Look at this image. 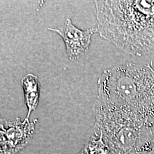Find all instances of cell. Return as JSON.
Masks as SVG:
<instances>
[{
	"instance_id": "6da1fadb",
	"label": "cell",
	"mask_w": 154,
	"mask_h": 154,
	"mask_svg": "<svg viewBox=\"0 0 154 154\" xmlns=\"http://www.w3.org/2000/svg\"><path fill=\"white\" fill-rule=\"evenodd\" d=\"M99 35L135 56L154 52V0L95 1Z\"/></svg>"
},
{
	"instance_id": "8992f818",
	"label": "cell",
	"mask_w": 154,
	"mask_h": 154,
	"mask_svg": "<svg viewBox=\"0 0 154 154\" xmlns=\"http://www.w3.org/2000/svg\"><path fill=\"white\" fill-rule=\"evenodd\" d=\"M25 96V102L28 109L26 118L29 119L32 112L36 110L39 101L40 83L37 76L29 73L21 81Z\"/></svg>"
},
{
	"instance_id": "5b68a950",
	"label": "cell",
	"mask_w": 154,
	"mask_h": 154,
	"mask_svg": "<svg viewBox=\"0 0 154 154\" xmlns=\"http://www.w3.org/2000/svg\"><path fill=\"white\" fill-rule=\"evenodd\" d=\"M48 30L57 33L63 39L66 47V54L71 61H75L88 53L92 35L97 33L96 28L85 30L77 28L70 18H67L60 27L49 28Z\"/></svg>"
},
{
	"instance_id": "7a4b0ae2",
	"label": "cell",
	"mask_w": 154,
	"mask_h": 154,
	"mask_svg": "<svg viewBox=\"0 0 154 154\" xmlns=\"http://www.w3.org/2000/svg\"><path fill=\"white\" fill-rule=\"evenodd\" d=\"M97 99L154 123V69L129 63L105 70L98 79Z\"/></svg>"
},
{
	"instance_id": "ba28073f",
	"label": "cell",
	"mask_w": 154,
	"mask_h": 154,
	"mask_svg": "<svg viewBox=\"0 0 154 154\" xmlns=\"http://www.w3.org/2000/svg\"><path fill=\"white\" fill-rule=\"evenodd\" d=\"M153 126H154V124H153Z\"/></svg>"
},
{
	"instance_id": "3957f363",
	"label": "cell",
	"mask_w": 154,
	"mask_h": 154,
	"mask_svg": "<svg viewBox=\"0 0 154 154\" xmlns=\"http://www.w3.org/2000/svg\"><path fill=\"white\" fill-rule=\"evenodd\" d=\"M94 135L101 137L109 154H140L154 144V127L132 114L95 100Z\"/></svg>"
},
{
	"instance_id": "52a82bcc",
	"label": "cell",
	"mask_w": 154,
	"mask_h": 154,
	"mask_svg": "<svg viewBox=\"0 0 154 154\" xmlns=\"http://www.w3.org/2000/svg\"><path fill=\"white\" fill-rule=\"evenodd\" d=\"M78 154H109V150L101 137L94 135Z\"/></svg>"
},
{
	"instance_id": "277c9868",
	"label": "cell",
	"mask_w": 154,
	"mask_h": 154,
	"mask_svg": "<svg viewBox=\"0 0 154 154\" xmlns=\"http://www.w3.org/2000/svg\"><path fill=\"white\" fill-rule=\"evenodd\" d=\"M0 154H17L31 142L37 119L23 121L17 117L14 121L0 119Z\"/></svg>"
}]
</instances>
